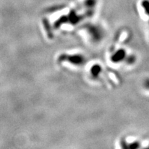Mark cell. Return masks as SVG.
I'll return each mask as SVG.
<instances>
[{
	"label": "cell",
	"instance_id": "obj_2",
	"mask_svg": "<svg viewBox=\"0 0 149 149\" xmlns=\"http://www.w3.org/2000/svg\"><path fill=\"white\" fill-rule=\"evenodd\" d=\"M141 6L144 8L145 13L149 17V0H142V1H141Z\"/></svg>",
	"mask_w": 149,
	"mask_h": 149
},
{
	"label": "cell",
	"instance_id": "obj_1",
	"mask_svg": "<svg viewBox=\"0 0 149 149\" xmlns=\"http://www.w3.org/2000/svg\"><path fill=\"white\" fill-rule=\"evenodd\" d=\"M126 56V52L123 48L117 50L115 53L111 56V61L113 63H120L125 60Z\"/></svg>",
	"mask_w": 149,
	"mask_h": 149
},
{
	"label": "cell",
	"instance_id": "obj_5",
	"mask_svg": "<svg viewBox=\"0 0 149 149\" xmlns=\"http://www.w3.org/2000/svg\"><path fill=\"white\" fill-rule=\"evenodd\" d=\"M100 71H101V68H100V66H95V67L93 68V73L94 75H98L100 73Z\"/></svg>",
	"mask_w": 149,
	"mask_h": 149
},
{
	"label": "cell",
	"instance_id": "obj_6",
	"mask_svg": "<svg viewBox=\"0 0 149 149\" xmlns=\"http://www.w3.org/2000/svg\"><path fill=\"white\" fill-rule=\"evenodd\" d=\"M143 85H144V87L146 89V90L149 91V78H146V79L144 80Z\"/></svg>",
	"mask_w": 149,
	"mask_h": 149
},
{
	"label": "cell",
	"instance_id": "obj_7",
	"mask_svg": "<svg viewBox=\"0 0 149 149\" xmlns=\"http://www.w3.org/2000/svg\"><path fill=\"white\" fill-rule=\"evenodd\" d=\"M143 149H149V146H146V147H145V148H144Z\"/></svg>",
	"mask_w": 149,
	"mask_h": 149
},
{
	"label": "cell",
	"instance_id": "obj_4",
	"mask_svg": "<svg viewBox=\"0 0 149 149\" xmlns=\"http://www.w3.org/2000/svg\"><path fill=\"white\" fill-rule=\"evenodd\" d=\"M128 146L129 149H140L141 144L139 141H135L131 143H128Z\"/></svg>",
	"mask_w": 149,
	"mask_h": 149
},
{
	"label": "cell",
	"instance_id": "obj_3",
	"mask_svg": "<svg viewBox=\"0 0 149 149\" xmlns=\"http://www.w3.org/2000/svg\"><path fill=\"white\" fill-rule=\"evenodd\" d=\"M124 61L126 63V64H129V65H131V64H133L136 61V57L134 55H127L126 56L125 60Z\"/></svg>",
	"mask_w": 149,
	"mask_h": 149
}]
</instances>
